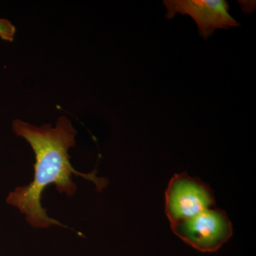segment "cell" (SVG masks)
Listing matches in <instances>:
<instances>
[{
	"label": "cell",
	"mask_w": 256,
	"mask_h": 256,
	"mask_svg": "<svg viewBox=\"0 0 256 256\" xmlns=\"http://www.w3.org/2000/svg\"><path fill=\"white\" fill-rule=\"evenodd\" d=\"M12 127L15 134L30 143L34 152L36 162L33 181L28 186L15 188L14 192L10 193L6 202L18 208L35 228H48L52 225L66 227L48 217L42 207V196L44 188L54 184L57 191L72 197L76 192L72 174L92 182L99 192L107 186V180L98 178L96 170L84 174L72 166L68 150L76 146V131L65 116L58 119L54 128L50 124L36 127L20 120H15Z\"/></svg>",
	"instance_id": "obj_1"
},
{
	"label": "cell",
	"mask_w": 256,
	"mask_h": 256,
	"mask_svg": "<svg viewBox=\"0 0 256 256\" xmlns=\"http://www.w3.org/2000/svg\"><path fill=\"white\" fill-rule=\"evenodd\" d=\"M170 224L175 235L202 252H216L233 235L226 213L216 207Z\"/></svg>",
	"instance_id": "obj_2"
},
{
	"label": "cell",
	"mask_w": 256,
	"mask_h": 256,
	"mask_svg": "<svg viewBox=\"0 0 256 256\" xmlns=\"http://www.w3.org/2000/svg\"><path fill=\"white\" fill-rule=\"evenodd\" d=\"M215 207L214 192L200 178L176 174L165 192V212L170 224L194 216Z\"/></svg>",
	"instance_id": "obj_3"
},
{
	"label": "cell",
	"mask_w": 256,
	"mask_h": 256,
	"mask_svg": "<svg viewBox=\"0 0 256 256\" xmlns=\"http://www.w3.org/2000/svg\"><path fill=\"white\" fill-rule=\"evenodd\" d=\"M163 5L166 9L165 16L169 20L178 13L191 16L205 40L212 36L216 30L240 25L229 14V5L224 0H164Z\"/></svg>",
	"instance_id": "obj_4"
},
{
	"label": "cell",
	"mask_w": 256,
	"mask_h": 256,
	"mask_svg": "<svg viewBox=\"0 0 256 256\" xmlns=\"http://www.w3.org/2000/svg\"><path fill=\"white\" fill-rule=\"evenodd\" d=\"M16 28L9 20L0 18V38L4 41H14Z\"/></svg>",
	"instance_id": "obj_5"
}]
</instances>
